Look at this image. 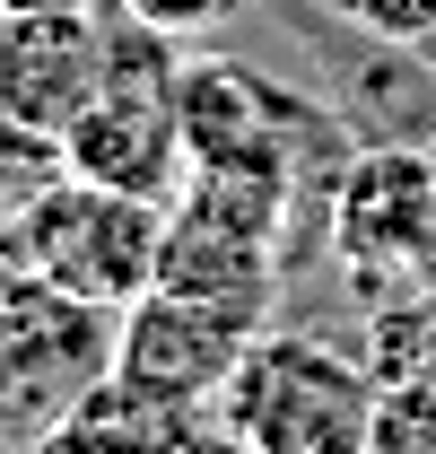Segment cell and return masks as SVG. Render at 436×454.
Instances as JSON below:
<instances>
[{
    "label": "cell",
    "instance_id": "obj_1",
    "mask_svg": "<svg viewBox=\"0 0 436 454\" xmlns=\"http://www.w3.org/2000/svg\"><path fill=\"white\" fill-rule=\"evenodd\" d=\"M384 376H367L358 358H340L315 333H253L245 358L218 385V446L253 454H349L376 428Z\"/></svg>",
    "mask_w": 436,
    "mask_h": 454
},
{
    "label": "cell",
    "instance_id": "obj_2",
    "mask_svg": "<svg viewBox=\"0 0 436 454\" xmlns=\"http://www.w3.org/2000/svg\"><path fill=\"white\" fill-rule=\"evenodd\" d=\"M158 245H166V201L113 192V184H88V175H53L18 210V262L44 288L97 306V315H122L131 297H149Z\"/></svg>",
    "mask_w": 436,
    "mask_h": 454
},
{
    "label": "cell",
    "instance_id": "obj_3",
    "mask_svg": "<svg viewBox=\"0 0 436 454\" xmlns=\"http://www.w3.org/2000/svg\"><path fill=\"white\" fill-rule=\"evenodd\" d=\"M175 70L183 61L140 18L122 35H105V79L79 106V122L61 131V167L88 175V184H113V192L175 201L183 175H192L183 167V122H175Z\"/></svg>",
    "mask_w": 436,
    "mask_h": 454
},
{
    "label": "cell",
    "instance_id": "obj_4",
    "mask_svg": "<svg viewBox=\"0 0 436 454\" xmlns=\"http://www.w3.org/2000/svg\"><path fill=\"white\" fill-rule=\"evenodd\" d=\"M113 367V333L97 306L44 288L35 271L0 280V437H53L79 411V394Z\"/></svg>",
    "mask_w": 436,
    "mask_h": 454
},
{
    "label": "cell",
    "instance_id": "obj_5",
    "mask_svg": "<svg viewBox=\"0 0 436 454\" xmlns=\"http://www.w3.org/2000/svg\"><path fill=\"white\" fill-rule=\"evenodd\" d=\"M105 79V27L79 0H18L0 9V122L61 140Z\"/></svg>",
    "mask_w": 436,
    "mask_h": 454
},
{
    "label": "cell",
    "instance_id": "obj_6",
    "mask_svg": "<svg viewBox=\"0 0 436 454\" xmlns=\"http://www.w3.org/2000/svg\"><path fill=\"white\" fill-rule=\"evenodd\" d=\"M245 340H253V324L218 315V306H201V297L149 288V297H131V306H122L113 376H122V385H140V394H158V402L210 411L218 385H227V367L245 358Z\"/></svg>",
    "mask_w": 436,
    "mask_h": 454
},
{
    "label": "cell",
    "instance_id": "obj_7",
    "mask_svg": "<svg viewBox=\"0 0 436 454\" xmlns=\"http://www.w3.org/2000/svg\"><path fill=\"white\" fill-rule=\"evenodd\" d=\"M331 245L367 280L428 262V245H436V175H428V158L419 149H367L358 167L331 184Z\"/></svg>",
    "mask_w": 436,
    "mask_h": 454
},
{
    "label": "cell",
    "instance_id": "obj_8",
    "mask_svg": "<svg viewBox=\"0 0 436 454\" xmlns=\"http://www.w3.org/2000/svg\"><path fill=\"white\" fill-rule=\"evenodd\" d=\"M297 97L236 61H183L175 70V122H183V167H288L297 175Z\"/></svg>",
    "mask_w": 436,
    "mask_h": 454
},
{
    "label": "cell",
    "instance_id": "obj_9",
    "mask_svg": "<svg viewBox=\"0 0 436 454\" xmlns=\"http://www.w3.org/2000/svg\"><path fill=\"white\" fill-rule=\"evenodd\" d=\"M340 27H358L367 44H384V53H419V44H436V0H323Z\"/></svg>",
    "mask_w": 436,
    "mask_h": 454
},
{
    "label": "cell",
    "instance_id": "obj_10",
    "mask_svg": "<svg viewBox=\"0 0 436 454\" xmlns=\"http://www.w3.org/2000/svg\"><path fill=\"white\" fill-rule=\"evenodd\" d=\"M140 27H158V35H201V27H218L236 0H122Z\"/></svg>",
    "mask_w": 436,
    "mask_h": 454
},
{
    "label": "cell",
    "instance_id": "obj_11",
    "mask_svg": "<svg viewBox=\"0 0 436 454\" xmlns=\"http://www.w3.org/2000/svg\"><path fill=\"white\" fill-rule=\"evenodd\" d=\"M419 158H428V175H436V131H428V140H419Z\"/></svg>",
    "mask_w": 436,
    "mask_h": 454
}]
</instances>
